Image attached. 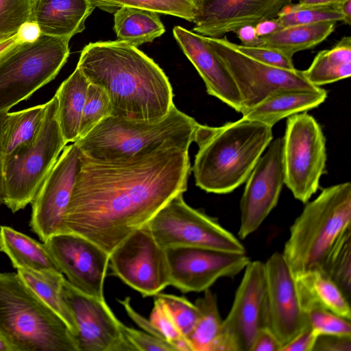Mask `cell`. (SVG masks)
Masks as SVG:
<instances>
[{"instance_id":"obj_1","label":"cell","mask_w":351,"mask_h":351,"mask_svg":"<svg viewBox=\"0 0 351 351\" xmlns=\"http://www.w3.org/2000/svg\"><path fill=\"white\" fill-rule=\"evenodd\" d=\"M80 158L62 232L82 235L109 254L184 193L191 171L189 150L173 145L114 160L82 152Z\"/></svg>"},{"instance_id":"obj_2","label":"cell","mask_w":351,"mask_h":351,"mask_svg":"<svg viewBox=\"0 0 351 351\" xmlns=\"http://www.w3.org/2000/svg\"><path fill=\"white\" fill-rule=\"evenodd\" d=\"M77 67L90 83L106 91L110 116L156 121L174 106L173 89L162 69L129 43H90L83 48Z\"/></svg>"},{"instance_id":"obj_3","label":"cell","mask_w":351,"mask_h":351,"mask_svg":"<svg viewBox=\"0 0 351 351\" xmlns=\"http://www.w3.org/2000/svg\"><path fill=\"white\" fill-rule=\"evenodd\" d=\"M272 140L271 127L243 117L219 127L199 124L191 168L196 186L215 194L233 191L245 182Z\"/></svg>"},{"instance_id":"obj_4","label":"cell","mask_w":351,"mask_h":351,"mask_svg":"<svg viewBox=\"0 0 351 351\" xmlns=\"http://www.w3.org/2000/svg\"><path fill=\"white\" fill-rule=\"evenodd\" d=\"M199 124L174 105L156 121L108 116L75 143L84 155L98 160L128 158L165 145L189 150Z\"/></svg>"},{"instance_id":"obj_5","label":"cell","mask_w":351,"mask_h":351,"mask_svg":"<svg viewBox=\"0 0 351 351\" xmlns=\"http://www.w3.org/2000/svg\"><path fill=\"white\" fill-rule=\"evenodd\" d=\"M351 230V184L324 189L308 202L290 228L282 255L294 278L308 271L321 270L326 257Z\"/></svg>"},{"instance_id":"obj_6","label":"cell","mask_w":351,"mask_h":351,"mask_svg":"<svg viewBox=\"0 0 351 351\" xmlns=\"http://www.w3.org/2000/svg\"><path fill=\"white\" fill-rule=\"evenodd\" d=\"M0 331L16 351H77L65 322L17 272H0Z\"/></svg>"},{"instance_id":"obj_7","label":"cell","mask_w":351,"mask_h":351,"mask_svg":"<svg viewBox=\"0 0 351 351\" xmlns=\"http://www.w3.org/2000/svg\"><path fill=\"white\" fill-rule=\"evenodd\" d=\"M45 104L35 139L3 162V204L14 213L31 204L67 144L59 125L56 95Z\"/></svg>"},{"instance_id":"obj_8","label":"cell","mask_w":351,"mask_h":351,"mask_svg":"<svg viewBox=\"0 0 351 351\" xmlns=\"http://www.w3.org/2000/svg\"><path fill=\"white\" fill-rule=\"evenodd\" d=\"M70 39L41 34L0 53V112L28 99L53 80L66 62Z\"/></svg>"},{"instance_id":"obj_9","label":"cell","mask_w":351,"mask_h":351,"mask_svg":"<svg viewBox=\"0 0 351 351\" xmlns=\"http://www.w3.org/2000/svg\"><path fill=\"white\" fill-rule=\"evenodd\" d=\"M184 193L167 202L147 223L164 249L195 247L246 253L241 242L216 219L188 205Z\"/></svg>"},{"instance_id":"obj_10","label":"cell","mask_w":351,"mask_h":351,"mask_svg":"<svg viewBox=\"0 0 351 351\" xmlns=\"http://www.w3.org/2000/svg\"><path fill=\"white\" fill-rule=\"evenodd\" d=\"M282 138L285 184L295 199L307 203L325 172V136L316 119L302 112L287 117Z\"/></svg>"},{"instance_id":"obj_11","label":"cell","mask_w":351,"mask_h":351,"mask_svg":"<svg viewBox=\"0 0 351 351\" xmlns=\"http://www.w3.org/2000/svg\"><path fill=\"white\" fill-rule=\"evenodd\" d=\"M205 39L232 77L241 97V114L271 93L286 88L313 89L303 71L272 66L241 53L227 37Z\"/></svg>"},{"instance_id":"obj_12","label":"cell","mask_w":351,"mask_h":351,"mask_svg":"<svg viewBox=\"0 0 351 351\" xmlns=\"http://www.w3.org/2000/svg\"><path fill=\"white\" fill-rule=\"evenodd\" d=\"M108 268L112 275L143 297L155 296L170 285L165 249L156 242L147 224L110 253Z\"/></svg>"},{"instance_id":"obj_13","label":"cell","mask_w":351,"mask_h":351,"mask_svg":"<svg viewBox=\"0 0 351 351\" xmlns=\"http://www.w3.org/2000/svg\"><path fill=\"white\" fill-rule=\"evenodd\" d=\"M267 328L270 321L265 263L250 261L223 321L224 351H250L258 332Z\"/></svg>"},{"instance_id":"obj_14","label":"cell","mask_w":351,"mask_h":351,"mask_svg":"<svg viewBox=\"0 0 351 351\" xmlns=\"http://www.w3.org/2000/svg\"><path fill=\"white\" fill-rule=\"evenodd\" d=\"M170 285L183 293L204 292L221 278H233L250 261L246 253L195 247L165 249Z\"/></svg>"},{"instance_id":"obj_15","label":"cell","mask_w":351,"mask_h":351,"mask_svg":"<svg viewBox=\"0 0 351 351\" xmlns=\"http://www.w3.org/2000/svg\"><path fill=\"white\" fill-rule=\"evenodd\" d=\"M80 157L75 143L66 145L31 202L29 227L43 243L62 231Z\"/></svg>"},{"instance_id":"obj_16","label":"cell","mask_w":351,"mask_h":351,"mask_svg":"<svg viewBox=\"0 0 351 351\" xmlns=\"http://www.w3.org/2000/svg\"><path fill=\"white\" fill-rule=\"evenodd\" d=\"M61 293L74 319L77 351H134L105 299L85 294L64 278Z\"/></svg>"},{"instance_id":"obj_17","label":"cell","mask_w":351,"mask_h":351,"mask_svg":"<svg viewBox=\"0 0 351 351\" xmlns=\"http://www.w3.org/2000/svg\"><path fill=\"white\" fill-rule=\"evenodd\" d=\"M245 181L238 236L254 232L276 207L285 184L283 138L272 140Z\"/></svg>"},{"instance_id":"obj_18","label":"cell","mask_w":351,"mask_h":351,"mask_svg":"<svg viewBox=\"0 0 351 351\" xmlns=\"http://www.w3.org/2000/svg\"><path fill=\"white\" fill-rule=\"evenodd\" d=\"M60 271L80 291L103 299L110 254L88 239L69 232L45 243Z\"/></svg>"},{"instance_id":"obj_19","label":"cell","mask_w":351,"mask_h":351,"mask_svg":"<svg viewBox=\"0 0 351 351\" xmlns=\"http://www.w3.org/2000/svg\"><path fill=\"white\" fill-rule=\"evenodd\" d=\"M265 267L270 329L283 346L309 325L282 253L272 254Z\"/></svg>"},{"instance_id":"obj_20","label":"cell","mask_w":351,"mask_h":351,"mask_svg":"<svg viewBox=\"0 0 351 351\" xmlns=\"http://www.w3.org/2000/svg\"><path fill=\"white\" fill-rule=\"evenodd\" d=\"M293 0H201L193 31L204 36L222 38L247 25L277 17Z\"/></svg>"},{"instance_id":"obj_21","label":"cell","mask_w":351,"mask_h":351,"mask_svg":"<svg viewBox=\"0 0 351 351\" xmlns=\"http://www.w3.org/2000/svg\"><path fill=\"white\" fill-rule=\"evenodd\" d=\"M173 34L183 53L202 78L208 94L241 113L242 101L237 86L205 36L179 25L173 27Z\"/></svg>"},{"instance_id":"obj_22","label":"cell","mask_w":351,"mask_h":351,"mask_svg":"<svg viewBox=\"0 0 351 351\" xmlns=\"http://www.w3.org/2000/svg\"><path fill=\"white\" fill-rule=\"evenodd\" d=\"M95 8L88 0H32L30 21L41 34L71 39L84 30Z\"/></svg>"},{"instance_id":"obj_23","label":"cell","mask_w":351,"mask_h":351,"mask_svg":"<svg viewBox=\"0 0 351 351\" xmlns=\"http://www.w3.org/2000/svg\"><path fill=\"white\" fill-rule=\"evenodd\" d=\"M326 97L327 92L321 87L281 89L271 93L242 115L273 128L285 118L318 107Z\"/></svg>"},{"instance_id":"obj_24","label":"cell","mask_w":351,"mask_h":351,"mask_svg":"<svg viewBox=\"0 0 351 351\" xmlns=\"http://www.w3.org/2000/svg\"><path fill=\"white\" fill-rule=\"evenodd\" d=\"M294 278L304 311L311 304H319L350 320V301L339 287L322 271L311 270Z\"/></svg>"},{"instance_id":"obj_25","label":"cell","mask_w":351,"mask_h":351,"mask_svg":"<svg viewBox=\"0 0 351 351\" xmlns=\"http://www.w3.org/2000/svg\"><path fill=\"white\" fill-rule=\"evenodd\" d=\"M0 252L9 258L16 269L27 268L60 271L44 243L10 226H0Z\"/></svg>"},{"instance_id":"obj_26","label":"cell","mask_w":351,"mask_h":351,"mask_svg":"<svg viewBox=\"0 0 351 351\" xmlns=\"http://www.w3.org/2000/svg\"><path fill=\"white\" fill-rule=\"evenodd\" d=\"M89 81L77 67L56 93L58 119L65 141L75 143L79 130Z\"/></svg>"},{"instance_id":"obj_27","label":"cell","mask_w":351,"mask_h":351,"mask_svg":"<svg viewBox=\"0 0 351 351\" xmlns=\"http://www.w3.org/2000/svg\"><path fill=\"white\" fill-rule=\"evenodd\" d=\"M113 29L118 40L136 47L152 43L165 32L158 13L128 6L120 8L114 13Z\"/></svg>"},{"instance_id":"obj_28","label":"cell","mask_w":351,"mask_h":351,"mask_svg":"<svg viewBox=\"0 0 351 351\" xmlns=\"http://www.w3.org/2000/svg\"><path fill=\"white\" fill-rule=\"evenodd\" d=\"M195 304L200 315L186 337L191 351H224L223 319L219 313L216 294L208 289Z\"/></svg>"},{"instance_id":"obj_29","label":"cell","mask_w":351,"mask_h":351,"mask_svg":"<svg viewBox=\"0 0 351 351\" xmlns=\"http://www.w3.org/2000/svg\"><path fill=\"white\" fill-rule=\"evenodd\" d=\"M336 24V21H321L282 27L261 37V46L276 49L293 58L294 53L312 49L326 40L335 30Z\"/></svg>"},{"instance_id":"obj_30","label":"cell","mask_w":351,"mask_h":351,"mask_svg":"<svg viewBox=\"0 0 351 351\" xmlns=\"http://www.w3.org/2000/svg\"><path fill=\"white\" fill-rule=\"evenodd\" d=\"M310 84L320 87L351 75V37L343 36L330 49L319 51L303 71Z\"/></svg>"},{"instance_id":"obj_31","label":"cell","mask_w":351,"mask_h":351,"mask_svg":"<svg viewBox=\"0 0 351 351\" xmlns=\"http://www.w3.org/2000/svg\"><path fill=\"white\" fill-rule=\"evenodd\" d=\"M16 271L23 281L65 322L75 336L77 328L74 319L61 293L63 274L54 269L19 268Z\"/></svg>"},{"instance_id":"obj_32","label":"cell","mask_w":351,"mask_h":351,"mask_svg":"<svg viewBox=\"0 0 351 351\" xmlns=\"http://www.w3.org/2000/svg\"><path fill=\"white\" fill-rule=\"evenodd\" d=\"M45 109V104L17 112H7L1 134L3 162L19 148L35 139L42 125Z\"/></svg>"},{"instance_id":"obj_33","label":"cell","mask_w":351,"mask_h":351,"mask_svg":"<svg viewBox=\"0 0 351 351\" xmlns=\"http://www.w3.org/2000/svg\"><path fill=\"white\" fill-rule=\"evenodd\" d=\"M95 7L114 14L122 7H134L179 17L193 23L201 0H88Z\"/></svg>"},{"instance_id":"obj_34","label":"cell","mask_w":351,"mask_h":351,"mask_svg":"<svg viewBox=\"0 0 351 351\" xmlns=\"http://www.w3.org/2000/svg\"><path fill=\"white\" fill-rule=\"evenodd\" d=\"M341 289L348 301L351 295V230L331 250L320 270Z\"/></svg>"},{"instance_id":"obj_35","label":"cell","mask_w":351,"mask_h":351,"mask_svg":"<svg viewBox=\"0 0 351 351\" xmlns=\"http://www.w3.org/2000/svg\"><path fill=\"white\" fill-rule=\"evenodd\" d=\"M339 3L317 6L291 3L284 8L276 18L282 27L321 21H343Z\"/></svg>"},{"instance_id":"obj_36","label":"cell","mask_w":351,"mask_h":351,"mask_svg":"<svg viewBox=\"0 0 351 351\" xmlns=\"http://www.w3.org/2000/svg\"><path fill=\"white\" fill-rule=\"evenodd\" d=\"M110 116V104L106 91L90 83L82 111L79 138L85 136L101 120Z\"/></svg>"},{"instance_id":"obj_37","label":"cell","mask_w":351,"mask_h":351,"mask_svg":"<svg viewBox=\"0 0 351 351\" xmlns=\"http://www.w3.org/2000/svg\"><path fill=\"white\" fill-rule=\"evenodd\" d=\"M308 325L319 335H330L351 337L350 320L319 305L311 304L305 308Z\"/></svg>"},{"instance_id":"obj_38","label":"cell","mask_w":351,"mask_h":351,"mask_svg":"<svg viewBox=\"0 0 351 351\" xmlns=\"http://www.w3.org/2000/svg\"><path fill=\"white\" fill-rule=\"evenodd\" d=\"M32 0H0V43L16 36L31 21Z\"/></svg>"},{"instance_id":"obj_39","label":"cell","mask_w":351,"mask_h":351,"mask_svg":"<svg viewBox=\"0 0 351 351\" xmlns=\"http://www.w3.org/2000/svg\"><path fill=\"white\" fill-rule=\"evenodd\" d=\"M154 306L149 320L176 351H191L187 339L182 335L162 300L154 296Z\"/></svg>"},{"instance_id":"obj_40","label":"cell","mask_w":351,"mask_h":351,"mask_svg":"<svg viewBox=\"0 0 351 351\" xmlns=\"http://www.w3.org/2000/svg\"><path fill=\"white\" fill-rule=\"evenodd\" d=\"M165 304L177 327L186 338L195 326L200 315L198 307L184 297L158 293Z\"/></svg>"},{"instance_id":"obj_41","label":"cell","mask_w":351,"mask_h":351,"mask_svg":"<svg viewBox=\"0 0 351 351\" xmlns=\"http://www.w3.org/2000/svg\"><path fill=\"white\" fill-rule=\"evenodd\" d=\"M241 53L264 64L287 70H293L295 66L292 58L282 51L267 47H247L232 43Z\"/></svg>"},{"instance_id":"obj_42","label":"cell","mask_w":351,"mask_h":351,"mask_svg":"<svg viewBox=\"0 0 351 351\" xmlns=\"http://www.w3.org/2000/svg\"><path fill=\"white\" fill-rule=\"evenodd\" d=\"M119 328L126 340L139 351H176L167 341L150 335L145 331L129 327L121 321Z\"/></svg>"},{"instance_id":"obj_43","label":"cell","mask_w":351,"mask_h":351,"mask_svg":"<svg viewBox=\"0 0 351 351\" xmlns=\"http://www.w3.org/2000/svg\"><path fill=\"white\" fill-rule=\"evenodd\" d=\"M313 351H351V337L319 335Z\"/></svg>"},{"instance_id":"obj_44","label":"cell","mask_w":351,"mask_h":351,"mask_svg":"<svg viewBox=\"0 0 351 351\" xmlns=\"http://www.w3.org/2000/svg\"><path fill=\"white\" fill-rule=\"evenodd\" d=\"M318 336L319 335L308 326L283 346L281 351H313Z\"/></svg>"},{"instance_id":"obj_45","label":"cell","mask_w":351,"mask_h":351,"mask_svg":"<svg viewBox=\"0 0 351 351\" xmlns=\"http://www.w3.org/2000/svg\"><path fill=\"white\" fill-rule=\"evenodd\" d=\"M282 345L270 328L261 330L255 337L250 351H281Z\"/></svg>"},{"instance_id":"obj_46","label":"cell","mask_w":351,"mask_h":351,"mask_svg":"<svg viewBox=\"0 0 351 351\" xmlns=\"http://www.w3.org/2000/svg\"><path fill=\"white\" fill-rule=\"evenodd\" d=\"M118 302L124 307L128 315L145 332L164 339L162 335L151 323L149 319H146L132 306L130 298L127 297L123 300H118Z\"/></svg>"},{"instance_id":"obj_47","label":"cell","mask_w":351,"mask_h":351,"mask_svg":"<svg viewBox=\"0 0 351 351\" xmlns=\"http://www.w3.org/2000/svg\"><path fill=\"white\" fill-rule=\"evenodd\" d=\"M234 32L241 42V45L247 47H260L262 45V38L256 34L255 25H244Z\"/></svg>"},{"instance_id":"obj_48","label":"cell","mask_w":351,"mask_h":351,"mask_svg":"<svg viewBox=\"0 0 351 351\" xmlns=\"http://www.w3.org/2000/svg\"><path fill=\"white\" fill-rule=\"evenodd\" d=\"M17 36L21 43H32L41 36V32L37 23L27 21L20 27Z\"/></svg>"},{"instance_id":"obj_49","label":"cell","mask_w":351,"mask_h":351,"mask_svg":"<svg viewBox=\"0 0 351 351\" xmlns=\"http://www.w3.org/2000/svg\"><path fill=\"white\" fill-rule=\"evenodd\" d=\"M282 28L276 17L263 20L255 25L256 34L259 37L271 35Z\"/></svg>"},{"instance_id":"obj_50","label":"cell","mask_w":351,"mask_h":351,"mask_svg":"<svg viewBox=\"0 0 351 351\" xmlns=\"http://www.w3.org/2000/svg\"><path fill=\"white\" fill-rule=\"evenodd\" d=\"M8 112H0V206L3 204V156L1 145L2 127Z\"/></svg>"},{"instance_id":"obj_51","label":"cell","mask_w":351,"mask_h":351,"mask_svg":"<svg viewBox=\"0 0 351 351\" xmlns=\"http://www.w3.org/2000/svg\"><path fill=\"white\" fill-rule=\"evenodd\" d=\"M345 0H298V4L303 6H317L336 4Z\"/></svg>"},{"instance_id":"obj_52","label":"cell","mask_w":351,"mask_h":351,"mask_svg":"<svg viewBox=\"0 0 351 351\" xmlns=\"http://www.w3.org/2000/svg\"><path fill=\"white\" fill-rule=\"evenodd\" d=\"M340 11L343 15V22L350 25L351 22V0H345L339 3Z\"/></svg>"},{"instance_id":"obj_53","label":"cell","mask_w":351,"mask_h":351,"mask_svg":"<svg viewBox=\"0 0 351 351\" xmlns=\"http://www.w3.org/2000/svg\"><path fill=\"white\" fill-rule=\"evenodd\" d=\"M0 351H16L8 339L0 331Z\"/></svg>"},{"instance_id":"obj_54","label":"cell","mask_w":351,"mask_h":351,"mask_svg":"<svg viewBox=\"0 0 351 351\" xmlns=\"http://www.w3.org/2000/svg\"><path fill=\"white\" fill-rule=\"evenodd\" d=\"M18 43L21 42L19 40L17 34L10 39L0 43V53Z\"/></svg>"}]
</instances>
